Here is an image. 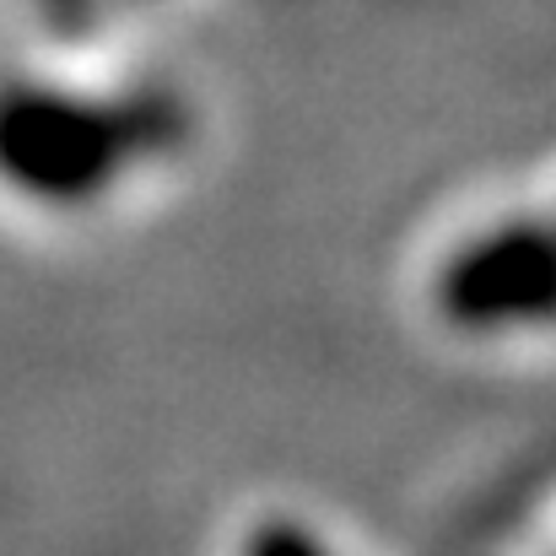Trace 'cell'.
Returning a JSON list of instances; mask_svg holds the SVG:
<instances>
[{"label": "cell", "mask_w": 556, "mask_h": 556, "mask_svg": "<svg viewBox=\"0 0 556 556\" xmlns=\"http://www.w3.org/2000/svg\"><path fill=\"white\" fill-rule=\"evenodd\" d=\"M185 136L163 92H98L49 76L0 81V189L43 211H87Z\"/></svg>", "instance_id": "cell-1"}, {"label": "cell", "mask_w": 556, "mask_h": 556, "mask_svg": "<svg viewBox=\"0 0 556 556\" xmlns=\"http://www.w3.org/2000/svg\"><path fill=\"white\" fill-rule=\"evenodd\" d=\"M427 308L459 341L556 336V211H503L427 270Z\"/></svg>", "instance_id": "cell-2"}, {"label": "cell", "mask_w": 556, "mask_h": 556, "mask_svg": "<svg viewBox=\"0 0 556 556\" xmlns=\"http://www.w3.org/2000/svg\"><path fill=\"white\" fill-rule=\"evenodd\" d=\"M232 556H341V552L308 519H298V514H265V519H254L243 530V541H238Z\"/></svg>", "instance_id": "cell-3"}, {"label": "cell", "mask_w": 556, "mask_h": 556, "mask_svg": "<svg viewBox=\"0 0 556 556\" xmlns=\"http://www.w3.org/2000/svg\"><path fill=\"white\" fill-rule=\"evenodd\" d=\"M49 5H54V11H65V16H87L98 0H49Z\"/></svg>", "instance_id": "cell-4"}]
</instances>
